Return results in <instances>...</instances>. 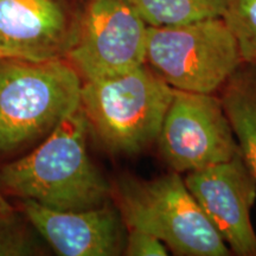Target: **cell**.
<instances>
[{
	"label": "cell",
	"mask_w": 256,
	"mask_h": 256,
	"mask_svg": "<svg viewBox=\"0 0 256 256\" xmlns=\"http://www.w3.org/2000/svg\"><path fill=\"white\" fill-rule=\"evenodd\" d=\"M89 124L81 106L30 154L6 165L0 184L20 197L57 210H87L110 200L113 186L88 153Z\"/></svg>",
	"instance_id": "6da1fadb"
},
{
	"label": "cell",
	"mask_w": 256,
	"mask_h": 256,
	"mask_svg": "<svg viewBox=\"0 0 256 256\" xmlns=\"http://www.w3.org/2000/svg\"><path fill=\"white\" fill-rule=\"evenodd\" d=\"M83 80L66 58L0 60V152L46 136L81 102Z\"/></svg>",
	"instance_id": "7a4b0ae2"
},
{
	"label": "cell",
	"mask_w": 256,
	"mask_h": 256,
	"mask_svg": "<svg viewBox=\"0 0 256 256\" xmlns=\"http://www.w3.org/2000/svg\"><path fill=\"white\" fill-rule=\"evenodd\" d=\"M112 198L127 229L156 236L174 255H232L178 172L151 180L122 176Z\"/></svg>",
	"instance_id": "3957f363"
},
{
	"label": "cell",
	"mask_w": 256,
	"mask_h": 256,
	"mask_svg": "<svg viewBox=\"0 0 256 256\" xmlns=\"http://www.w3.org/2000/svg\"><path fill=\"white\" fill-rule=\"evenodd\" d=\"M174 89L147 64L113 78L83 81L89 130L116 154H138L158 139Z\"/></svg>",
	"instance_id": "277c9868"
},
{
	"label": "cell",
	"mask_w": 256,
	"mask_h": 256,
	"mask_svg": "<svg viewBox=\"0 0 256 256\" xmlns=\"http://www.w3.org/2000/svg\"><path fill=\"white\" fill-rule=\"evenodd\" d=\"M146 64L174 89L216 94L243 60L226 19L214 17L148 26Z\"/></svg>",
	"instance_id": "5b68a950"
},
{
	"label": "cell",
	"mask_w": 256,
	"mask_h": 256,
	"mask_svg": "<svg viewBox=\"0 0 256 256\" xmlns=\"http://www.w3.org/2000/svg\"><path fill=\"white\" fill-rule=\"evenodd\" d=\"M148 25L127 0H88L66 60L83 81L122 75L146 63Z\"/></svg>",
	"instance_id": "8992f818"
},
{
	"label": "cell",
	"mask_w": 256,
	"mask_h": 256,
	"mask_svg": "<svg viewBox=\"0 0 256 256\" xmlns=\"http://www.w3.org/2000/svg\"><path fill=\"white\" fill-rule=\"evenodd\" d=\"M156 142L171 171L180 174L228 162L240 153L220 96L177 89Z\"/></svg>",
	"instance_id": "52a82bcc"
},
{
	"label": "cell",
	"mask_w": 256,
	"mask_h": 256,
	"mask_svg": "<svg viewBox=\"0 0 256 256\" xmlns=\"http://www.w3.org/2000/svg\"><path fill=\"white\" fill-rule=\"evenodd\" d=\"M184 182L232 254L256 256L250 220L256 180L241 152L228 162L188 172Z\"/></svg>",
	"instance_id": "ba28073f"
},
{
	"label": "cell",
	"mask_w": 256,
	"mask_h": 256,
	"mask_svg": "<svg viewBox=\"0 0 256 256\" xmlns=\"http://www.w3.org/2000/svg\"><path fill=\"white\" fill-rule=\"evenodd\" d=\"M23 211L34 230L62 256L124 254L127 228L115 204L87 210H57L23 200Z\"/></svg>",
	"instance_id": "9c48e42d"
},
{
	"label": "cell",
	"mask_w": 256,
	"mask_h": 256,
	"mask_svg": "<svg viewBox=\"0 0 256 256\" xmlns=\"http://www.w3.org/2000/svg\"><path fill=\"white\" fill-rule=\"evenodd\" d=\"M76 22L63 0H0V52L34 62L66 58Z\"/></svg>",
	"instance_id": "30bf717a"
},
{
	"label": "cell",
	"mask_w": 256,
	"mask_h": 256,
	"mask_svg": "<svg viewBox=\"0 0 256 256\" xmlns=\"http://www.w3.org/2000/svg\"><path fill=\"white\" fill-rule=\"evenodd\" d=\"M218 96L242 158L256 180V68L243 63L220 89Z\"/></svg>",
	"instance_id": "8fae6325"
},
{
	"label": "cell",
	"mask_w": 256,
	"mask_h": 256,
	"mask_svg": "<svg viewBox=\"0 0 256 256\" xmlns=\"http://www.w3.org/2000/svg\"><path fill=\"white\" fill-rule=\"evenodd\" d=\"M148 26H168L223 17L226 0H127Z\"/></svg>",
	"instance_id": "7c38bea8"
},
{
	"label": "cell",
	"mask_w": 256,
	"mask_h": 256,
	"mask_svg": "<svg viewBox=\"0 0 256 256\" xmlns=\"http://www.w3.org/2000/svg\"><path fill=\"white\" fill-rule=\"evenodd\" d=\"M223 18L238 40L243 63L256 68V0H226Z\"/></svg>",
	"instance_id": "4fadbf2b"
},
{
	"label": "cell",
	"mask_w": 256,
	"mask_h": 256,
	"mask_svg": "<svg viewBox=\"0 0 256 256\" xmlns=\"http://www.w3.org/2000/svg\"><path fill=\"white\" fill-rule=\"evenodd\" d=\"M40 246L14 212L0 216V256L40 254Z\"/></svg>",
	"instance_id": "5bb4252c"
},
{
	"label": "cell",
	"mask_w": 256,
	"mask_h": 256,
	"mask_svg": "<svg viewBox=\"0 0 256 256\" xmlns=\"http://www.w3.org/2000/svg\"><path fill=\"white\" fill-rule=\"evenodd\" d=\"M168 248L162 240L139 229H127L124 255L127 256H166Z\"/></svg>",
	"instance_id": "9a60e30c"
},
{
	"label": "cell",
	"mask_w": 256,
	"mask_h": 256,
	"mask_svg": "<svg viewBox=\"0 0 256 256\" xmlns=\"http://www.w3.org/2000/svg\"><path fill=\"white\" fill-rule=\"evenodd\" d=\"M11 212H14V209H12V206L8 204V202L2 197V192H0V216L8 215V214Z\"/></svg>",
	"instance_id": "2e32d148"
},
{
	"label": "cell",
	"mask_w": 256,
	"mask_h": 256,
	"mask_svg": "<svg viewBox=\"0 0 256 256\" xmlns=\"http://www.w3.org/2000/svg\"><path fill=\"white\" fill-rule=\"evenodd\" d=\"M4 57H5V56H4V55H2V52H0V60H2V58H4Z\"/></svg>",
	"instance_id": "e0dca14e"
}]
</instances>
